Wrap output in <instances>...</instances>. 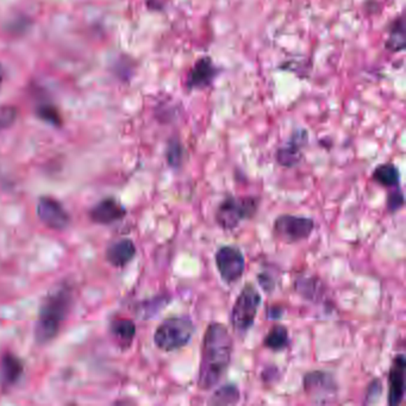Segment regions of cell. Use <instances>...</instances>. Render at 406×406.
I'll return each instance as SVG.
<instances>
[{"instance_id": "6da1fadb", "label": "cell", "mask_w": 406, "mask_h": 406, "mask_svg": "<svg viewBox=\"0 0 406 406\" xmlns=\"http://www.w3.org/2000/svg\"><path fill=\"white\" fill-rule=\"evenodd\" d=\"M234 351V341L227 328L222 323L209 324L204 332L200 354L198 387L210 391L223 378L230 366Z\"/></svg>"}, {"instance_id": "7a4b0ae2", "label": "cell", "mask_w": 406, "mask_h": 406, "mask_svg": "<svg viewBox=\"0 0 406 406\" xmlns=\"http://www.w3.org/2000/svg\"><path fill=\"white\" fill-rule=\"evenodd\" d=\"M72 304V288L60 284L49 292L41 305L35 328L37 343L46 344L55 339L60 331Z\"/></svg>"}, {"instance_id": "3957f363", "label": "cell", "mask_w": 406, "mask_h": 406, "mask_svg": "<svg viewBox=\"0 0 406 406\" xmlns=\"http://www.w3.org/2000/svg\"><path fill=\"white\" fill-rule=\"evenodd\" d=\"M195 330V323L188 316L169 317L156 328L154 343L160 351H178L188 346Z\"/></svg>"}, {"instance_id": "277c9868", "label": "cell", "mask_w": 406, "mask_h": 406, "mask_svg": "<svg viewBox=\"0 0 406 406\" xmlns=\"http://www.w3.org/2000/svg\"><path fill=\"white\" fill-rule=\"evenodd\" d=\"M259 204L256 197H227L216 210V223L223 230H234L244 220L254 217Z\"/></svg>"}, {"instance_id": "5b68a950", "label": "cell", "mask_w": 406, "mask_h": 406, "mask_svg": "<svg viewBox=\"0 0 406 406\" xmlns=\"http://www.w3.org/2000/svg\"><path fill=\"white\" fill-rule=\"evenodd\" d=\"M262 297L251 283L243 286L231 310V326L236 332L243 335L251 330L259 312Z\"/></svg>"}, {"instance_id": "8992f818", "label": "cell", "mask_w": 406, "mask_h": 406, "mask_svg": "<svg viewBox=\"0 0 406 406\" xmlns=\"http://www.w3.org/2000/svg\"><path fill=\"white\" fill-rule=\"evenodd\" d=\"M274 236L286 243L302 242L315 230L314 219L302 216L281 215L275 219Z\"/></svg>"}, {"instance_id": "52a82bcc", "label": "cell", "mask_w": 406, "mask_h": 406, "mask_svg": "<svg viewBox=\"0 0 406 406\" xmlns=\"http://www.w3.org/2000/svg\"><path fill=\"white\" fill-rule=\"evenodd\" d=\"M304 391L312 402L327 404L336 398L339 386L329 372L312 370L304 377Z\"/></svg>"}, {"instance_id": "ba28073f", "label": "cell", "mask_w": 406, "mask_h": 406, "mask_svg": "<svg viewBox=\"0 0 406 406\" xmlns=\"http://www.w3.org/2000/svg\"><path fill=\"white\" fill-rule=\"evenodd\" d=\"M216 267L224 283H236L242 278L246 270V259L242 251L234 246L219 248L215 255Z\"/></svg>"}, {"instance_id": "9c48e42d", "label": "cell", "mask_w": 406, "mask_h": 406, "mask_svg": "<svg viewBox=\"0 0 406 406\" xmlns=\"http://www.w3.org/2000/svg\"><path fill=\"white\" fill-rule=\"evenodd\" d=\"M37 215L42 223L54 230H64L69 225L71 217L64 205L52 197H42L37 204Z\"/></svg>"}, {"instance_id": "30bf717a", "label": "cell", "mask_w": 406, "mask_h": 406, "mask_svg": "<svg viewBox=\"0 0 406 406\" xmlns=\"http://www.w3.org/2000/svg\"><path fill=\"white\" fill-rule=\"evenodd\" d=\"M309 135L307 130L299 129L292 134L286 144L276 152V161L280 166L292 168L303 159L304 148L307 144Z\"/></svg>"}, {"instance_id": "8fae6325", "label": "cell", "mask_w": 406, "mask_h": 406, "mask_svg": "<svg viewBox=\"0 0 406 406\" xmlns=\"http://www.w3.org/2000/svg\"><path fill=\"white\" fill-rule=\"evenodd\" d=\"M406 358L404 354H397L393 358L388 372V399L390 406L402 404L405 396Z\"/></svg>"}, {"instance_id": "7c38bea8", "label": "cell", "mask_w": 406, "mask_h": 406, "mask_svg": "<svg viewBox=\"0 0 406 406\" xmlns=\"http://www.w3.org/2000/svg\"><path fill=\"white\" fill-rule=\"evenodd\" d=\"M218 76V68L216 67L211 57L204 56L197 61L190 69L186 80V88L188 90H204L211 86Z\"/></svg>"}, {"instance_id": "4fadbf2b", "label": "cell", "mask_w": 406, "mask_h": 406, "mask_svg": "<svg viewBox=\"0 0 406 406\" xmlns=\"http://www.w3.org/2000/svg\"><path fill=\"white\" fill-rule=\"evenodd\" d=\"M125 215L127 210L120 202L113 198L102 200L90 211V218L97 224L115 223Z\"/></svg>"}, {"instance_id": "5bb4252c", "label": "cell", "mask_w": 406, "mask_h": 406, "mask_svg": "<svg viewBox=\"0 0 406 406\" xmlns=\"http://www.w3.org/2000/svg\"><path fill=\"white\" fill-rule=\"evenodd\" d=\"M136 255V247L132 239H123L113 243L106 251V259L112 266L124 267Z\"/></svg>"}, {"instance_id": "9a60e30c", "label": "cell", "mask_w": 406, "mask_h": 406, "mask_svg": "<svg viewBox=\"0 0 406 406\" xmlns=\"http://www.w3.org/2000/svg\"><path fill=\"white\" fill-rule=\"evenodd\" d=\"M23 373V363L16 355L6 353L0 361V378L4 386L15 385Z\"/></svg>"}, {"instance_id": "2e32d148", "label": "cell", "mask_w": 406, "mask_h": 406, "mask_svg": "<svg viewBox=\"0 0 406 406\" xmlns=\"http://www.w3.org/2000/svg\"><path fill=\"white\" fill-rule=\"evenodd\" d=\"M405 20L399 16L391 23L388 35L385 42V49L391 52H402L405 50Z\"/></svg>"}, {"instance_id": "e0dca14e", "label": "cell", "mask_w": 406, "mask_h": 406, "mask_svg": "<svg viewBox=\"0 0 406 406\" xmlns=\"http://www.w3.org/2000/svg\"><path fill=\"white\" fill-rule=\"evenodd\" d=\"M372 179L384 188H398L400 183V172L396 164L391 162L379 164L373 171Z\"/></svg>"}, {"instance_id": "ac0fdd59", "label": "cell", "mask_w": 406, "mask_h": 406, "mask_svg": "<svg viewBox=\"0 0 406 406\" xmlns=\"http://www.w3.org/2000/svg\"><path fill=\"white\" fill-rule=\"evenodd\" d=\"M290 335L285 326L275 324L263 339V346L273 351H281L288 346Z\"/></svg>"}, {"instance_id": "d6986e66", "label": "cell", "mask_w": 406, "mask_h": 406, "mask_svg": "<svg viewBox=\"0 0 406 406\" xmlns=\"http://www.w3.org/2000/svg\"><path fill=\"white\" fill-rule=\"evenodd\" d=\"M241 398L239 388L234 384H227L219 387L212 396L210 404L215 405H234L237 404Z\"/></svg>"}, {"instance_id": "ffe728a7", "label": "cell", "mask_w": 406, "mask_h": 406, "mask_svg": "<svg viewBox=\"0 0 406 406\" xmlns=\"http://www.w3.org/2000/svg\"><path fill=\"white\" fill-rule=\"evenodd\" d=\"M297 291L309 300H316L323 295V284L321 280L309 278V279L297 280Z\"/></svg>"}, {"instance_id": "44dd1931", "label": "cell", "mask_w": 406, "mask_h": 406, "mask_svg": "<svg viewBox=\"0 0 406 406\" xmlns=\"http://www.w3.org/2000/svg\"><path fill=\"white\" fill-rule=\"evenodd\" d=\"M112 334L124 343H132L136 335L135 323L130 319H117L111 326Z\"/></svg>"}, {"instance_id": "7402d4cb", "label": "cell", "mask_w": 406, "mask_h": 406, "mask_svg": "<svg viewBox=\"0 0 406 406\" xmlns=\"http://www.w3.org/2000/svg\"><path fill=\"white\" fill-rule=\"evenodd\" d=\"M167 162L171 167L179 168L183 164V148L178 140H172L168 144L167 152H166Z\"/></svg>"}, {"instance_id": "603a6c76", "label": "cell", "mask_w": 406, "mask_h": 406, "mask_svg": "<svg viewBox=\"0 0 406 406\" xmlns=\"http://www.w3.org/2000/svg\"><path fill=\"white\" fill-rule=\"evenodd\" d=\"M404 195H402V190L398 188H394V191L391 192L388 197H387L386 207L387 211L390 214L399 211L400 209L404 206Z\"/></svg>"}, {"instance_id": "cb8c5ba5", "label": "cell", "mask_w": 406, "mask_h": 406, "mask_svg": "<svg viewBox=\"0 0 406 406\" xmlns=\"http://www.w3.org/2000/svg\"><path fill=\"white\" fill-rule=\"evenodd\" d=\"M17 118V108L13 106H0V132L11 127Z\"/></svg>"}, {"instance_id": "d4e9b609", "label": "cell", "mask_w": 406, "mask_h": 406, "mask_svg": "<svg viewBox=\"0 0 406 406\" xmlns=\"http://www.w3.org/2000/svg\"><path fill=\"white\" fill-rule=\"evenodd\" d=\"M382 393V384L379 379H374L373 382H370L367 388L366 400L365 404H373L377 402L380 396Z\"/></svg>"}, {"instance_id": "484cf974", "label": "cell", "mask_w": 406, "mask_h": 406, "mask_svg": "<svg viewBox=\"0 0 406 406\" xmlns=\"http://www.w3.org/2000/svg\"><path fill=\"white\" fill-rule=\"evenodd\" d=\"M38 115L42 120L48 122V123L54 124V125H59L61 123L60 115L52 106H48V105L41 106L40 110H38Z\"/></svg>"}, {"instance_id": "4316f807", "label": "cell", "mask_w": 406, "mask_h": 406, "mask_svg": "<svg viewBox=\"0 0 406 406\" xmlns=\"http://www.w3.org/2000/svg\"><path fill=\"white\" fill-rule=\"evenodd\" d=\"M259 281L260 285H261V287H262L267 293H270L272 290H274V280L272 279L270 275L265 274V273L260 274Z\"/></svg>"}, {"instance_id": "83f0119b", "label": "cell", "mask_w": 406, "mask_h": 406, "mask_svg": "<svg viewBox=\"0 0 406 406\" xmlns=\"http://www.w3.org/2000/svg\"><path fill=\"white\" fill-rule=\"evenodd\" d=\"M283 315V307H270L267 309V317L270 319H279Z\"/></svg>"}, {"instance_id": "f1b7e54d", "label": "cell", "mask_w": 406, "mask_h": 406, "mask_svg": "<svg viewBox=\"0 0 406 406\" xmlns=\"http://www.w3.org/2000/svg\"><path fill=\"white\" fill-rule=\"evenodd\" d=\"M3 81H4V68L0 64V88L3 85Z\"/></svg>"}]
</instances>
